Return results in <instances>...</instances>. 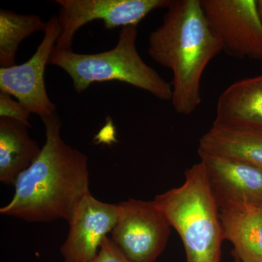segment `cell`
<instances>
[{
  "label": "cell",
  "instance_id": "6da1fadb",
  "mask_svg": "<svg viewBox=\"0 0 262 262\" xmlns=\"http://www.w3.org/2000/svg\"><path fill=\"white\" fill-rule=\"evenodd\" d=\"M42 120L46 143L35 161L18 176L14 194L0 213L29 222L69 223L76 205L91 192L88 158L62 139L56 113Z\"/></svg>",
  "mask_w": 262,
  "mask_h": 262
},
{
  "label": "cell",
  "instance_id": "7a4b0ae2",
  "mask_svg": "<svg viewBox=\"0 0 262 262\" xmlns=\"http://www.w3.org/2000/svg\"><path fill=\"white\" fill-rule=\"evenodd\" d=\"M163 24L149 34L147 52L173 73L171 102L179 115H192L201 103V81L207 66L224 51L201 0H173Z\"/></svg>",
  "mask_w": 262,
  "mask_h": 262
},
{
  "label": "cell",
  "instance_id": "3957f363",
  "mask_svg": "<svg viewBox=\"0 0 262 262\" xmlns=\"http://www.w3.org/2000/svg\"><path fill=\"white\" fill-rule=\"evenodd\" d=\"M152 201L180 236L186 262L222 261L225 237L220 207L201 161L186 170L182 185Z\"/></svg>",
  "mask_w": 262,
  "mask_h": 262
},
{
  "label": "cell",
  "instance_id": "277c9868",
  "mask_svg": "<svg viewBox=\"0 0 262 262\" xmlns=\"http://www.w3.org/2000/svg\"><path fill=\"white\" fill-rule=\"evenodd\" d=\"M137 35V26L123 27L115 48L94 54L55 47L49 64L64 70L78 94L94 82L119 81L145 91L160 100L171 101V84L141 58L136 46Z\"/></svg>",
  "mask_w": 262,
  "mask_h": 262
},
{
  "label": "cell",
  "instance_id": "5b68a950",
  "mask_svg": "<svg viewBox=\"0 0 262 262\" xmlns=\"http://www.w3.org/2000/svg\"><path fill=\"white\" fill-rule=\"evenodd\" d=\"M120 213L112 241L131 262H155L163 252L171 227L153 201L129 198Z\"/></svg>",
  "mask_w": 262,
  "mask_h": 262
},
{
  "label": "cell",
  "instance_id": "8992f818",
  "mask_svg": "<svg viewBox=\"0 0 262 262\" xmlns=\"http://www.w3.org/2000/svg\"><path fill=\"white\" fill-rule=\"evenodd\" d=\"M172 0H56L61 34L58 49L71 50L79 29L90 22L103 20L105 28L137 26L151 12L167 8Z\"/></svg>",
  "mask_w": 262,
  "mask_h": 262
},
{
  "label": "cell",
  "instance_id": "52a82bcc",
  "mask_svg": "<svg viewBox=\"0 0 262 262\" xmlns=\"http://www.w3.org/2000/svg\"><path fill=\"white\" fill-rule=\"evenodd\" d=\"M61 32L58 16L53 15L47 22L42 42L28 61L0 69V91L16 98L29 113L42 120L56 113L46 90L45 71Z\"/></svg>",
  "mask_w": 262,
  "mask_h": 262
},
{
  "label": "cell",
  "instance_id": "ba28073f",
  "mask_svg": "<svg viewBox=\"0 0 262 262\" xmlns=\"http://www.w3.org/2000/svg\"><path fill=\"white\" fill-rule=\"evenodd\" d=\"M224 51L235 58L262 60V24L256 0H201Z\"/></svg>",
  "mask_w": 262,
  "mask_h": 262
},
{
  "label": "cell",
  "instance_id": "9c48e42d",
  "mask_svg": "<svg viewBox=\"0 0 262 262\" xmlns=\"http://www.w3.org/2000/svg\"><path fill=\"white\" fill-rule=\"evenodd\" d=\"M118 203H105L87 193L76 205L61 251L63 262H96L103 239L118 220Z\"/></svg>",
  "mask_w": 262,
  "mask_h": 262
},
{
  "label": "cell",
  "instance_id": "30bf717a",
  "mask_svg": "<svg viewBox=\"0 0 262 262\" xmlns=\"http://www.w3.org/2000/svg\"><path fill=\"white\" fill-rule=\"evenodd\" d=\"M220 209L262 208V170L249 164L198 150Z\"/></svg>",
  "mask_w": 262,
  "mask_h": 262
},
{
  "label": "cell",
  "instance_id": "8fae6325",
  "mask_svg": "<svg viewBox=\"0 0 262 262\" xmlns=\"http://www.w3.org/2000/svg\"><path fill=\"white\" fill-rule=\"evenodd\" d=\"M198 150L249 164L262 170V126L213 122Z\"/></svg>",
  "mask_w": 262,
  "mask_h": 262
},
{
  "label": "cell",
  "instance_id": "7c38bea8",
  "mask_svg": "<svg viewBox=\"0 0 262 262\" xmlns=\"http://www.w3.org/2000/svg\"><path fill=\"white\" fill-rule=\"evenodd\" d=\"M28 128L13 119L0 118V182L7 185H14L40 154L42 148L30 137Z\"/></svg>",
  "mask_w": 262,
  "mask_h": 262
},
{
  "label": "cell",
  "instance_id": "4fadbf2b",
  "mask_svg": "<svg viewBox=\"0 0 262 262\" xmlns=\"http://www.w3.org/2000/svg\"><path fill=\"white\" fill-rule=\"evenodd\" d=\"M214 122L262 126V75L237 81L221 94Z\"/></svg>",
  "mask_w": 262,
  "mask_h": 262
},
{
  "label": "cell",
  "instance_id": "5bb4252c",
  "mask_svg": "<svg viewBox=\"0 0 262 262\" xmlns=\"http://www.w3.org/2000/svg\"><path fill=\"white\" fill-rule=\"evenodd\" d=\"M220 210L225 239L241 262H262V208Z\"/></svg>",
  "mask_w": 262,
  "mask_h": 262
},
{
  "label": "cell",
  "instance_id": "9a60e30c",
  "mask_svg": "<svg viewBox=\"0 0 262 262\" xmlns=\"http://www.w3.org/2000/svg\"><path fill=\"white\" fill-rule=\"evenodd\" d=\"M47 22L39 15L19 14L11 10H0V65L10 67L16 65L15 58L19 46L29 36L45 32Z\"/></svg>",
  "mask_w": 262,
  "mask_h": 262
},
{
  "label": "cell",
  "instance_id": "2e32d148",
  "mask_svg": "<svg viewBox=\"0 0 262 262\" xmlns=\"http://www.w3.org/2000/svg\"><path fill=\"white\" fill-rule=\"evenodd\" d=\"M30 113L23 105L18 101H15L10 95L0 91V118L13 119L32 127L29 122Z\"/></svg>",
  "mask_w": 262,
  "mask_h": 262
},
{
  "label": "cell",
  "instance_id": "e0dca14e",
  "mask_svg": "<svg viewBox=\"0 0 262 262\" xmlns=\"http://www.w3.org/2000/svg\"><path fill=\"white\" fill-rule=\"evenodd\" d=\"M96 262H131L110 237L103 239Z\"/></svg>",
  "mask_w": 262,
  "mask_h": 262
},
{
  "label": "cell",
  "instance_id": "ac0fdd59",
  "mask_svg": "<svg viewBox=\"0 0 262 262\" xmlns=\"http://www.w3.org/2000/svg\"><path fill=\"white\" fill-rule=\"evenodd\" d=\"M256 7H257L258 17L262 24V0H256Z\"/></svg>",
  "mask_w": 262,
  "mask_h": 262
},
{
  "label": "cell",
  "instance_id": "d6986e66",
  "mask_svg": "<svg viewBox=\"0 0 262 262\" xmlns=\"http://www.w3.org/2000/svg\"><path fill=\"white\" fill-rule=\"evenodd\" d=\"M234 262H241V260L239 259V258H237V257H234Z\"/></svg>",
  "mask_w": 262,
  "mask_h": 262
}]
</instances>
